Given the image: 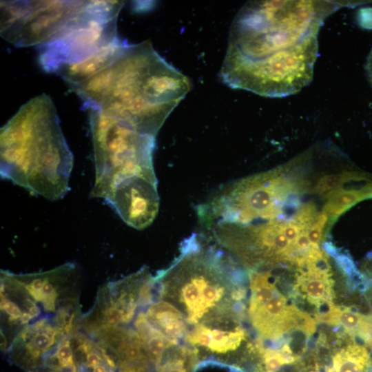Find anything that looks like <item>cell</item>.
Instances as JSON below:
<instances>
[{"mask_svg":"<svg viewBox=\"0 0 372 372\" xmlns=\"http://www.w3.org/2000/svg\"><path fill=\"white\" fill-rule=\"evenodd\" d=\"M340 3L327 1H254L236 15L220 72L234 89L284 97L312 81L318 35Z\"/></svg>","mask_w":372,"mask_h":372,"instance_id":"obj_1","label":"cell"},{"mask_svg":"<svg viewBox=\"0 0 372 372\" xmlns=\"http://www.w3.org/2000/svg\"><path fill=\"white\" fill-rule=\"evenodd\" d=\"M190 88L189 79L145 41L126 43L107 66L71 90L86 110L156 137Z\"/></svg>","mask_w":372,"mask_h":372,"instance_id":"obj_2","label":"cell"},{"mask_svg":"<svg viewBox=\"0 0 372 372\" xmlns=\"http://www.w3.org/2000/svg\"><path fill=\"white\" fill-rule=\"evenodd\" d=\"M160 296L183 316L188 334L242 329L247 289L237 262L205 234H193L154 276Z\"/></svg>","mask_w":372,"mask_h":372,"instance_id":"obj_3","label":"cell"},{"mask_svg":"<svg viewBox=\"0 0 372 372\" xmlns=\"http://www.w3.org/2000/svg\"><path fill=\"white\" fill-rule=\"evenodd\" d=\"M95 181L92 198H103L129 226L143 229L159 209L153 165L155 136L99 111L90 110Z\"/></svg>","mask_w":372,"mask_h":372,"instance_id":"obj_4","label":"cell"},{"mask_svg":"<svg viewBox=\"0 0 372 372\" xmlns=\"http://www.w3.org/2000/svg\"><path fill=\"white\" fill-rule=\"evenodd\" d=\"M1 176L50 200L69 191L74 157L51 98L23 104L1 128Z\"/></svg>","mask_w":372,"mask_h":372,"instance_id":"obj_5","label":"cell"},{"mask_svg":"<svg viewBox=\"0 0 372 372\" xmlns=\"http://www.w3.org/2000/svg\"><path fill=\"white\" fill-rule=\"evenodd\" d=\"M79 269L68 262L53 269L0 277L1 349L17 335L47 324L80 319Z\"/></svg>","mask_w":372,"mask_h":372,"instance_id":"obj_6","label":"cell"},{"mask_svg":"<svg viewBox=\"0 0 372 372\" xmlns=\"http://www.w3.org/2000/svg\"><path fill=\"white\" fill-rule=\"evenodd\" d=\"M122 1H87L54 39L39 48V63L59 75L70 89L104 69L127 43L117 31Z\"/></svg>","mask_w":372,"mask_h":372,"instance_id":"obj_7","label":"cell"},{"mask_svg":"<svg viewBox=\"0 0 372 372\" xmlns=\"http://www.w3.org/2000/svg\"><path fill=\"white\" fill-rule=\"evenodd\" d=\"M87 1H1V36L16 47H41L54 39Z\"/></svg>","mask_w":372,"mask_h":372,"instance_id":"obj_8","label":"cell"},{"mask_svg":"<svg viewBox=\"0 0 372 372\" xmlns=\"http://www.w3.org/2000/svg\"><path fill=\"white\" fill-rule=\"evenodd\" d=\"M288 306L286 298L279 291L261 304H249L248 313L253 327L262 339H276L298 326V312Z\"/></svg>","mask_w":372,"mask_h":372,"instance_id":"obj_9","label":"cell"},{"mask_svg":"<svg viewBox=\"0 0 372 372\" xmlns=\"http://www.w3.org/2000/svg\"><path fill=\"white\" fill-rule=\"evenodd\" d=\"M307 268L298 278V285L307 297L309 302L319 307L330 301L332 296L333 282L330 272Z\"/></svg>","mask_w":372,"mask_h":372,"instance_id":"obj_10","label":"cell"},{"mask_svg":"<svg viewBox=\"0 0 372 372\" xmlns=\"http://www.w3.org/2000/svg\"><path fill=\"white\" fill-rule=\"evenodd\" d=\"M327 372H372V359L364 347L353 343L334 355Z\"/></svg>","mask_w":372,"mask_h":372,"instance_id":"obj_11","label":"cell"},{"mask_svg":"<svg viewBox=\"0 0 372 372\" xmlns=\"http://www.w3.org/2000/svg\"><path fill=\"white\" fill-rule=\"evenodd\" d=\"M327 202L323 212L333 219L351 207L355 203L372 198V194L353 189H338L327 194Z\"/></svg>","mask_w":372,"mask_h":372,"instance_id":"obj_12","label":"cell"},{"mask_svg":"<svg viewBox=\"0 0 372 372\" xmlns=\"http://www.w3.org/2000/svg\"><path fill=\"white\" fill-rule=\"evenodd\" d=\"M355 172H347L340 174H328L321 177L314 187V191L318 194H327L332 191L340 189L341 186L351 182Z\"/></svg>","mask_w":372,"mask_h":372,"instance_id":"obj_13","label":"cell"},{"mask_svg":"<svg viewBox=\"0 0 372 372\" xmlns=\"http://www.w3.org/2000/svg\"><path fill=\"white\" fill-rule=\"evenodd\" d=\"M262 355V372H277L283 365L292 363L296 357H288L280 351L264 349L260 353Z\"/></svg>","mask_w":372,"mask_h":372,"instance_id":"obj_14","label":"cell"},{"mask_svg":"<svg viewBox=\"0 0 372 372\" xmlns=\"http://www.w3.org/2000/svg\"><path fill=\"white\" fill-rule=\"evenodd\" d=\"M361 23L364 28H372V9L367 8L360 12Z\"/></svg>","mask_w":372,"mask_h":372,"instance_id":"obj_15","label":"cell"},{"mask_svg":"<svg viewBox=\"0 0 372 372\" xmlns=\"http://www.w3.org/2000/svg\"><path fill=\"white\" fill-rule=\"evenodd\" d=\"M366 70L368 71L369 76L372 75V50L368 58V61L366 64Z\"/></svg>","mask_w":372,"mask_h":372,"instance_id":"obj_16","label":"cell"},{"mask_svg":"<svg viewBox=\"0 0 372 372\" xmlns=\"http://www.w3.org/2000/svg\"><path fill=\"white\" fill-rule=\"evenodd\" d=\"M369 76V79H370L371 82L372 83V75H370V76Z\"/></svg>","mask_w":372,"mask_h":372,"instance_id":"obj_17","label":"cell"},{"mask_svg":"<svg viewBox=\"0 0 372 372\" xmlns=\"http://www.w3.org/2000/svg\"><path fill=\"white\" fill-rule=\"evenodd\" d=\"M313 372V371H312Z\"/></svg>","mask_w":372,"mask_h":372,"instance_id":"obj_18","label":"cell"}]
</instances>
